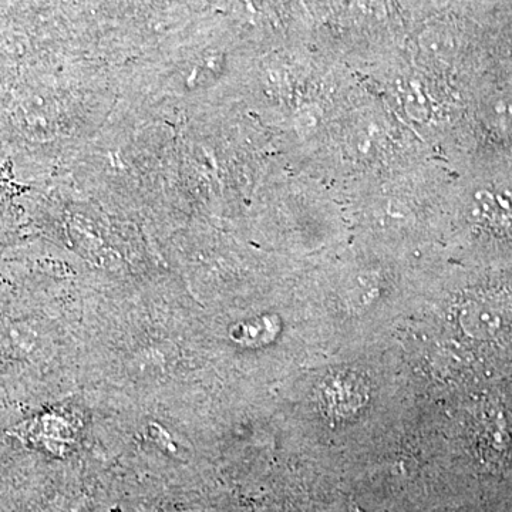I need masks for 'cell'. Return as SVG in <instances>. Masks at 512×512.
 Listing matches in <instances>:
<instances>
[{
  "label": "cell",
  "instance_id": "6da1fadb",
  "mask_svg": "<svg viewBox=\"0 0 512 512\" xmlns=\"http://www.w3.org/2000/svg\"><path fill=\"white\" fill-rule=\"evenodd\" d=\"M458 323L468 338L495 340L512 329V299L501 293H481L461 303Z\"/></svg>",
  "mask_w": 512,
  "mask_h": 512
},
{
  "label": "cell",
  "instance_id": "7a4b0ae2",
  "mask_svg": "<svg viewBox=\"0 0 512 512\" xmlns=\"http://www.w3.org/2000/svg\"><path fill=\"white\" fill-rule=\"evenodd\" d=\"M365 382L355 373H338L330 376L322 387V403L332 417L352 416L365 406L367 399Z\"/></svg>",
  "mask_w": 512,
  "mask_h": 512
},
{
  "label": "cell",
  "instance_id": "3957f363",
  "mask_svg": "<svg viewBox=\"0 0 512 512\" xmlns=\"http://www.w3.org/2000/svg\"><path fill=\"white\" fill-rule=\"evenodd\" d=\"M471 211L490 224H512V188H481L474 192Z\"/></svg>",
  "mask_w": 512,
  "mask_h": 512
},
{
  "label": "cell",
  "instance_id": "277c9868",
  "mask_svg": "<svg viewBox=\"0 0 512 512\" xmlns=\"http://www.w3.org/2000/svg\"><path fill=\"white\" fill-rule=\"evenodd\" d=\"M382 127L375 121H362L349 134V146L356 157L372 158L383 144Z\"/></svg>",
  "mask_w": 512,
  "mask_h": 512
},
{
  "label": "cell",
  "instance_id": "5b68a950",
  "mask_svg": "<svg viewBox=\"0 0 512 512\" xmlns=\"http://www.w3.org/2000/svg\"><path fill=\"white\" fill-rule=\"evenodd\" d=\"M399 94L404 110L410 119L419 121V123L429 120L431 113L429 97L417 80L403 83L400 86Z\"/></svg>",
  "mask_w": 512,
  "mask_h": 512
},
{
  "label": "cell",
  "instance_id": "8992f818",
  "mask_svg": "<svg viewBox=\"0 0 512 512\" xmlns=\"http://www.w3.org/2000/svg\"><path fill=\"white\" fill-rule=\"evenodd\" d=\"M485 117H487V123L494 130L500 131V133L512 131V100L507 97L494 99L488 104Z\"/></svg>",
  "mask_w": 512,
  "mask_h": 512
},
{
  "label": "cell",
  "instance_id": "52a82bcc",
  "mask_svg": "<svg viewBox=\"0 0 512 512\" xmlns=\"http://www.w3.org/2000/svg\"><path fill=\"white\" fill-rule=\"evenodd\" d=\"M448 42H450V37L444 32V29L436 28V26L427 29L426 32L420 36L421 49L434 57L446 55Z\"/></svg>",
  "mask_w": 512,
  "mask_h": 512
}]
</instances>
